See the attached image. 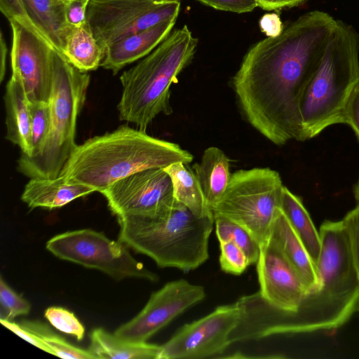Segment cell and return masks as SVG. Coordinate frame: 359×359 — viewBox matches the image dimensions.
I'll return each mask as SVG.
<instances>
[{"mask_svg":"<svg viewBox=\"0 0 359 359\" xmlns=\"http://www.w3.org/2000/svg\"><path fill=\"white\" fill-rule=\"evenodd\" d=\"M336 23L326 12H307L245 55L232 87L245 119L272 143L302 140L301 97Z\"/></svg>","mask_w":359,"mask_h":359,"instance_id":"cell-1","label":"cell"},{"mask_svg":"<svg viewBox=\"0 0 359 359\" xmlns=\"http://www.w3.org/2000/svg\"><path fill=\"white\" fill-rule=\"evenodd\" d=\"M193 156L177 144L121 125L112 132L76 144L60 175L70 182L102 192L116 181L136 172L190 163Z\"/></svg>","mask_w":359,"mask_h":359,"instance_id":"cell-2","label":"cell"},{"mask_svg":"<svg viewBox=\"0 0 359 359\" xmlns=\"http://www.w3.org/2000/svg\"><path fill=\"white\" fill-rule=\"evenodd\" d=\"M118 241L151 258L161 268L195 270L209 258L214 216L198 217L175 198L152 216L117 217Z\"/></svg>","mask_w":359,"mask_h":359,"instance_id":"cell-3","label":"cell"},{"mask_svg":"<svg viewBox=\"0 0 359 359\" xmlns=\"http://www.w3.org/2000/svg\"><path fill=\"white\" fill-rule=\"evenodd\" d=\"M359 85V34L337 20L322 60L299 103L302 141L327 128L345 123L351 94Z\"/></svg>","mask_w":359,"mask_h":359,"instance_id":"cell-4","label":"cell"},{"mask_svg":"<svg viewBox=\"0 0 359 359\" xmlns=\"http://www.w3.org/2000/svg\"><path fill=\"white\" fill-rule=\"evenodd\" d=\"M198 39L187 25L175 29L137 65L124 71L117 105L119 119L146 130L160 114L169 115L170 88L191 61Z\"/></svg>","mask_w":359,"mask_h":359,"instance_id":"cell-5","label":"cell"},{"mask_svg":"<svg viewBox=\"0 0 359 359\" xmlns=\"http://www.w3.org/2000/svg\"><path fill=\"white\" fill-rule=\"evenodd\" d=\"M90 81L88 72L74 67L54 49L48 133L37 155H20L17 161L18 172L29 178H55L60 175L76 146L77 118L84 105Z\"/></svg>","mask_w":359,"mask_h":359,"instance_id":"cell-6","label":"cell"},{"mask_svg":"<svg viewBox=\"0 0 359 359\" xmlns=\"http://www.w3.org/2000/svg\"><path fill=\"white\" fill-rule=\"evenodd\" d=\"M283 187L279 173L271 168L236 170L224 195L211 208L213 216L243 226L261 245L269 238Z\"/></svg>","mask_w":359,"mask_h":359,"instance_id":"cell-7","label":"cell"},{"mask_svg":"<svg viewBox=\"0 0 359 359\" xmlns=\"http://www.w3.org/2000/svg\"><path fill=\"white\" fill-rule=\"evenodd\" d=\"M46 248L59 259L100 270L117 280L131 277L158 280L157 274L135 259L125 244L93 229L57 234L47 241Z\"/></svg>","mask_w":359,"mask_h":359,"instance_id":"cell-8","label":"cell"},{"mask_svg":"<svg viewBox=\"0 0 359 359\" xmlns=\"http://www.w3.org/2000/svg\"><path fill=\"white\" fill-rule=\"evenodd\" d=\"M179 0H90L86 22L104 50L132 34L177 18Z\"/></svg>","mask_w":359,"mask_h":359,"instance_id":"cell-9","label":"cell"},{"mask_svg":"<svg viewBox=\"0 0 359 359\" xmlns=\"http://www.w3.org/2000/svg\"><path fill=\"white\" fill-rule=\"evenodd\" d=\"M11 76L22 83L29 102H48L53 76L55 48L32 23L13 19Z\"/></svg>","mask_w":359,"mask_h":359,"instance_id":"cell-10","label":"cell"},{"mask_svg":"<svg viewBox=\"0 0 359 359\" xmlns=\"http://www.w3.org/2000/svg\"><path fill=\"white\" fill-rule=\"evenodd\" d=\"M235 302L217 306L207 316L187 323L161 345L159 359H199L221 354L241 320Z\"/></svg>","mask_w":359,"mask_h":359,"instance_id":"cell-11","label":"cell"},{"mask_svg":"<svg viewBox=\"0 0 359 359\" xmlns=\"http://www.w3.org/2000/svg\"><path fill=\"white\" fill-rule=\"evenodd\" d=\"M202 285L179 279L165 284L153 292L142 311L133 319L120 326L114 334L123 341L144 343L189 308L203 300Z\"/></svg>","mask_w":359,"mask_h":359,"instance_id":"cell-12","label":"cell"},{"mask_svg":"<svg viewBox=\"0 0 359 359\" xmlns=\"http://www.w3.org/2000/svg\"><path fill=\"white\" fill-rule=\"evenodd\" d=\"M101 194L117 217L155 215L175 199L171 179L163 168L133 173L116 181Z\"/></svg>","mask_w":359,"mask_h":359,"instance_id":"cell-13","label":"cell"},{"mask_svg":"<svg viewBox=\"0 0 359 359\" xmlns=\"http://www.w3.org/2000/svg\"><path fill=\"white\" fill-rule=\"evenodd\" d=\"M256 264L261 297L277 309L297 311L310 292L269 238L260 245Z\"/></svg>","mask_w":359,"mask_h":359,"instance_id":"cell-14","label":"cell"},{"mask_svg":"<svg viewBox=\"0 0 359 359\" xmlns=\"http://www.w3.org/2000/svg\"><path fill=\"white\" fill-rule=\"evenodd\" d=\"M176 20L170 19L114 43L106 49L101 67L115 75L128 65L144 58L168 36Z\"/></svg>","mask_w":359,"mask_h":359,"instance_id":"cell-15","label":"cell"},{"mask_svg":"<svg viewBox=\"0 0 359 359\" xmlns=\"http://www.w3.org/2000/svg\"><path fill=\"white\" fill-rule=\"evenodd\" d=\"M269 238L295 270L309 292L321 287L316 265L280 209L273 219Z\"/></svg>","mask_w":359,"mask_h":359,"instance_id":"cell-16","label":"cell"},{"mask_svg":"<svg viewBox=\"0 0 359 359\" xmlns=\"http://www.w3.org/2000/svg\"><path fill=\"white\" fill-rule=\"evenodd\" d=\"M88 186L70 182L59 175L55 178H30L25 186L21 200L29 208L54 209L95 192Z\"/></svg>","mask_w":359,"mask_h":359,"instance_id":"cell-17","label":"cell"},{"mask_svg":"<svg viewBox=\"0 0 359 359\" xmlns=\"http://www.w3.org/2000/svg\"><path fill=\"white\" fill-rule=\"evenodd\" d=\"M6 111L5 138L20 147L21 154L32 156L29 101L20 81L11 76L4 96Z\"/></svg>","mask_w":359,"mask_h":359,"instance_id":"cell-18","label":"cell"},{"mask_svg":"<svg viewBox=\"0 0 359 359\" xmlns=\"http://www.w3.org/2000/svg\"><path fill=\"white\" fill-rule=\"evenodd\" d=\"M25 11L36 29L62 55L74 27L67 20V4L60 0H22Z\"/></svg>","mask_w":359,"mask_h":359,"instance_id":"cell-19","label":"cell"},{"mask_svg":"<svg viewBox=\"0 0 359 359\" xmlns=\"http://www.w3.org/2000/svg\"><path fill=\"white\" fill-rule=\"evenodd\" d=\"M229 167V158L216 147L207 148L201 162L193 165L192 170L211 208L221 199L226 189L231 175Z\"/></svg>","mask_w":359,"mask_h":359,"instance_id":"cell-20","label":"cell"},{"mask_svg":"<svg viewBox=\"0 0 359 359\" xmlns=\"http://www.w3.org/2000/svg\"><path fill=\"white\" fill-rule=\"evenodd\" d=\"M172 184L174 198L195 216H213L200 183L188 163L177 162L163 168Z\"/></svg>","mask_w":359,"mask_h":359,"instance_id":"cell-21","label":"cell"},{"mask_svg":"<svg viewBox=\"0 0 359 359\" xmlns=\"http://www.w3.org/2000/svg\"><path fill=\"white\" fill-rule=\"evenodd\" d=\"M88 350L97 358L159 359L161 346L127 342L100 327L91 332Z\"/></svg>","mask_w":359,"mask_h":359,"instance_id":"cell-22","label":"cell"},{"mask_svg":"<svg viewBox=\"0 0 359 359\" xmlns=\"http://www.w3.org/2000/svg\"><path fill=\"white\" fill-rule=\"evenodd\" d=\"M280 209L289 221L311 258L316 265L321 248L319 232L305 208L302 199L284 186Z\"/></svg>","mask_w":359,"mask_h":359,"instance_id":"cell-23","label":"cell"},{"mask_svg":"<svg viewBox=\"0 0 359 359\" xmlns=\"http://www.w3.org/2000/svg\"><path fill=\"white\" fill-rule=\"evenodd\" d=\"M105 52L99 45L87 22L74 27L67 37L63 55L74 67L83 72L96 70Z\"/></svg>","mask_w":359,"mask_h":359,"instance_id":"cell-24","label":"cell"},{"mask_svg":"<svg viewBox=\"0 0 359 359\" xmlns=\"http://www.w3.org/2000/svg\"><path fill=\"white\" fill-rule=\"evenodd\" d=\"M215 233L219 242L232 241L240 247L251 264H256L260 244L243 226L222 216H215Z\"/></svg>","mask_w":359,"mask_h":359,"instance_id":"cell-25","label":"cell"},{"mask_svg":"<svg viewBox=\"0 0 359 359\" xmlns=\"http://www.w3.org/2000/svg\"><path fill=\"white\" fill-rule=\"evenodd\" d=\"M35 333L53 352V355L62 358L95 359L97 357L89 350L74 346L61 337L53 333L44 325L25 321L22 323Z\"/></svg>","mask_w":359,"mask_h":359,"instance_id":"cell-26","label":"cell"},{"mask_svg":"<svg viewBox=\"0 0 359 359\" xmlns=\"http://www.w3.org/2000/svg\"><path fill=\"white\" fill-rule=\"evenodd\" d=\"M30 111L31 144L33 157L37 155L47 137L50 125L48 102H29Z\"/></svg>","mask_w":359,"mask_h":359,"instance_id":"cell-27","label":"cell"},{"mask_svg":"<svg viewBox=\"0 0 359 359\" xmlns=\"http://www.w3.org/2000/svg\"><path fill=\"white\" fill-rule=\"evenodd\" d=\"M0 319L12 320L19 316L29 313L30 304L18 294L4 282L0 279Z\"/></svg>","mask_w":359,"mask_h":359,"instance_id":"cell-28","label":"cell"},{"mask_svg":"<svg viewBox=\"0 0 359 359\" xmlns=\"http://www.w3.org/2000/svg\"><path fill=\"white\" fill-rule=\"evenodd\" d=\"M49 323L58 330L74 336L77 340L83 339L85 328L74 314L59 306L48 308L44 314Z\"/></svg>","mask_w":359,"mask_h":359,"instance_id":"cell-29","label":"cell"},{"mask_svg":"<svg viewBox=\"0 0 359 359\" xmlns=\"http://www.w3.org/2000/svg\"><path fill=\"white\" fill-rule=\"evenodd\" d=\"M219 262L223 271L240 275L250 265L243 250L232 241L219 242Z\"/></svg>","mask_w":359,"mask_h":359,"instance_id":"cell-30","label":"cell"},{"mask_svg":"<svg viewBox=\"0 0 359 359\" xmlns=\"http://www.w3.org/2000/svg\"><path fill=\"white\" fill-rule=\"evenodd\" d=\"M348 228L353 264L359 285V204L343 218Z\"/></svg>","mask_w":359,"mask_h":359,"instance_id":"cell-31","label":"cell"},{"mask_svg":"<svg viewBox=\"0 0 359 359\" xmlns=\"http://www.w3.org/2000/svg\"><path fill=\"white\" fill-rule=\"evenodd\" d=\"M217 10L237 13L250 12L258 6L257 0H197Z\"/></svg>","mask_w":359,"mask_h":359,"instance_id":"cell-32","label":"cell"},{"mask_svg":"<svg viewBox=\"0 0 359 359\" xmlns=\"http://www.w3.org/2000/svg\"><path fill=\"white\" fill-rule=\"evenodd\" d=\"M1 323L15 334L37 348L53 355L52 350L33 332L22 323L18 324L12 320L0 319Z\"/></svg>","mask_w":359,"mask_h":359,"instance_id":"cell-33","label":"cell"},{"mask_svg":"<svg viewBox=\"0 0 359 359\" xmlns=\"http://www.w3.org/2000/svg\"><path fill=\"white\" fill-rule=\"evenodd\" d=\"M87 0H70L67 4L66 18L73 27H79L86 22Z\"/></svg>","mask_w":359,"mask_h":359,"instance_id":"cell-34","label":"cell"},{"mask_svg":"<svg viewBox=\"0 0 359 359\" xmlns=\"http://www.w3.org/2000/svg\"><path fill=\"white\" fill-rule=\"evenodd\" d=\"M0 11L8 21L17 19L32 24L25 11L22 0H0Z\"/></svg>","mask_w":359,"mask_h":359,"instance_id":"cell-35","label":"cell"},{"mask_svg":"<svg viewBox=\"0 0 359 359\" xmlns=\"http://www.w3.org/2000/svg\"><path fill=\"white\" fill-rule=\"evenodd\" d=\"M345 123L350 126L359 141V85L348 100L345 115Z\"/></svg>","mask_w":359,"mask_h":359,"instance_id":"cell-36","label":"cell"},{"mask_svg":"<svg viewBox=\"0 0 359 359\" xmlns=\"http://www.w3.org/2000/svg\"><path fill=\"white\" fill-rule=\"evenodd\" d=\"M259 27L267 37H276L283 30V22L277 13L264 14L259 20Z\"/></svg>","mask_w":359,"mask_h":359,"instance_id":"cell-37","label":"cell"},{"mask_svg":"<svg viewBox=\"0 0 359 359\" xmlns=\"http://www.w3.org/2000/svg\"><path fill=\"white\" fill-rule=\"evenodd\" d=\"M257 3L264 10L273 11L296 6L303 2L302 0H257Z\"/></svg>","mask_w":359,"mask_h":359,"instance_id":"cell-38","label":"cell"},{"mask_svg":"<svg viewBox=\"0 0 359 359\" xmlns=\"http://www.w3.org/2000/svg\"><path fill=\"white\" fill-rule=\"evenodd\" d=\"M7 46L2 32L0 33V82H2L6 73Z\"/></svg>","mask_w":359,"mask_h":359,"instance_id":"cell-39","label":"cell"},{"mask_svg":"<svg viewBox=\"0 0 359 359\" xmlns=\"http://www.w3.org/2000/svg\"><path fill=\"white\" fill-rule=\"evenodd\" d=\"M353 194L357 203L359 204V178L354 187Z\"/></svg>","mask_w":359,"mask_h":359,"instance_id":"cell-40","label":"cell"},{"mask_svg":"<svg viewBox=\"0 0 359 359\" xmlns=\"http://www.w3.org/2000/svg\"><path fill=\"white\" fill-rule=\"evenodd\" d=\"M60 1H62L65 2V3H68L70 0H60Z\"/></svg>","mask_w":359,"mask_h":359,"instance_id":"cell-41","label":"cell"},{"mask_svg":"<svg viewBox=\"0 0 359 359\" xmlns=\"http://www.w3.org/2000/svg\"><path fill=\"white\" fill-rule=\"evenodd\" d=\"M307 1V0H302V2H304V1Z\"/></svg>","mask_w":359,"mask_h":359,"instance_id":"cell-42","label":"cell"},{"mask_svg":"<svg viewBox=\"0 0 359 359\" xmlns=\"http://www.w3.org/2000/svg\"><path fill=\"white\" fill-rule=\"evenodd\" d=\"M87 1H89L90 0H87Z\"/></svg>","mask_w":359,"mask_h":359,"instance_id":"cell-43","label":"cell"}]
</instances>
